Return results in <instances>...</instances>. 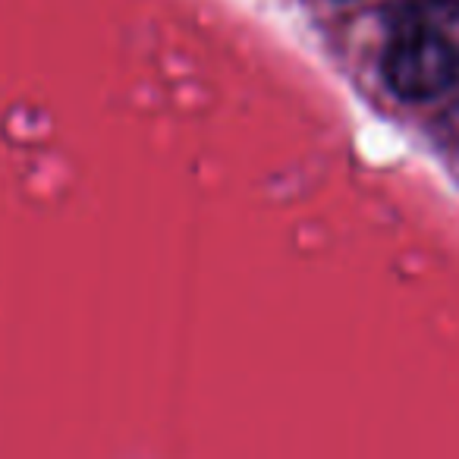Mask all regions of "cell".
<instances>
[{
    "mask_svg": "<svg viewBox=\"0 0 459 459\" xmlns=\"http://www.w3.org/2000/svg\"><path fill=\"white\" fill-rule=\"evenodd\" d=\"M381 76L403 101H434L456 85L459 51L437 29L394 32L381 57Z\"/></svg>",
    "mask_w": 459,
    "mask_h": 459,
    "instance_id": "6da1fadb",
    "label": "cell"
},
{
    "mask_svg": "<svg viewBox=\"0 0 459 459\" xmlns=\"http://www.w3.org/2000/svg\"><path fill=\"white\" fill-rule=\"evenodd\" d=\"M384 20L394 32H419V29H444L459 22V0H394L384 10Z\"/></svg>",
    "mask_w": 459,
    "mask_h": 459,
    "instance_id": "7a4b0ae2",
    "label": "cell"
},
{
    "mask_svg": "<svg viewBox=\"0 0 459 459\" xmlns=\"http://www.w3.org/2000/svg\"><path fill=\"white\" fill-rule=\"evenodd\" d=\"M456 85H459V76H456ZM456 85H453V89H456Z\"/></svg>",
    "mask_w": 459,
    "mask_h": 459,
    "instance_id": "3957f363",
    "label": "cell"
}]
</instances>
